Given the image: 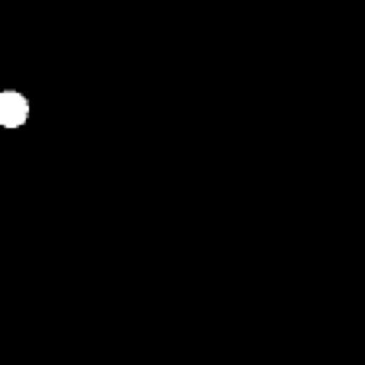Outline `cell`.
Listing matches in <instances>:
<instances>
[{
	"label": "cell",
	"mask_w": 365,
	"mask_h": 365,
	"mask_svg": "<svg viewBox=\"0 0 365 365\" xmlns=\"http://www.w3.org/2000/svg\"><path fill=\"white\" fill-rule=\"evenodd\" d=\"M26 115H29V106H26V100L19 93H0V125L6 128H19L26 122Z\"/></svg>",
	"instance_id": "obj_1"
}]
</instances>
